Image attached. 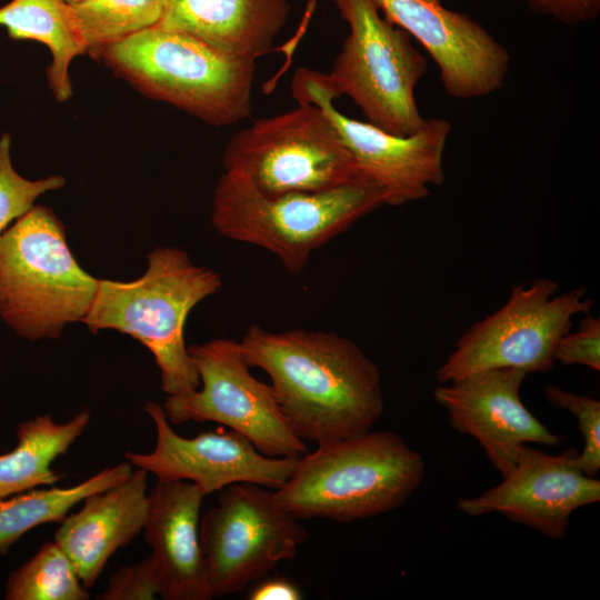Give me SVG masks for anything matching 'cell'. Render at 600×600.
Returning <instances> with one entry per match:
<instances>
[{"label": "cell", "mask_w": 600, "mask_h": 600, "mask_svg": "<svg viewBox=\"0 0 600 600\" xmlns=\"http://www.w3.org/2000/svg\"><path fill=\"white\" fill-rule=\"evenodd\" d=\"M239 346L247 364L269 376L286 420L303 441L358 437L383 414L380 370L347 337L252 324Z\"/></svg>", "instance_id": "6da1fadb"}, {"label": "cell", "mask_w": 600, "mask_h": 600, "mask_svg": "<svg viewBox=\"0 0 600 600\" xmlns=\"http://www.w3.org/2000/svg\"><path fill=\"white\" fill-rule=\"evenodd\" d=\"M147 261L136 280L99 279L82 323L91 333L112 329L138 340L152 353L168 396L197 390L200 378L186 344V321L220 289L221 276L193 263L178 247H157Z\"/></svg>", "instance_id": "7a4b0ae2"}, {"label": "cell", "mask_w": 600, "mask_h": 600, "mask_svg": "<svg viewBox=\"0 0 600 600\" xmlns=\"http://www.w3.org/2000/svg\"><path fill=\"white\" fill-rule=\"evenodd\" d=\"M424 473L422 456L401 436L368 431L307 451L274 496L300 520L349 523L401 507L420 487Z\"/></svg>", "instance_id": "3957f363"}, {"label": "cell", "mask_w": 600, "mask_h": 600, "mask_svg": "<svg viewBox=\"0 0 600 600\" xmlns=\"http://www.w3.org/2000/svg\"><path fill=\"white\" fill-rule=\"evenodd\" d=\"M98 58L144 96L208 124H234L251 113L256 61L189 34L153 27L107 46Z\"/></svg>", "instance_id": "277c9868"}, {"label": "cell", "mask_w": 600, "mask_h": 600, "mask_svg": "<svg viewBox=\"0 0 600 600\" xmlns=\"http://www.w3.org/2000/svg\"><path fill=\"white\" fill-rule=\"evenodd\" d=\"M382 204V191L369 182L270 196L224 171L213 191L211 223L228 239L273 253L298 276L317 249Z\"/></svg>", "instance_id": "5b68a950"}, {"label": "cell", "mask_w": 600, "mask_h": 600, "mask_svg": "<svg viewBox=\"0 0 600 600\" xmlns=\"http://www.w3.org/2000/svg\"><path fill=\"white\" fill-rule=\"evenodd\" d=\"M98 281L73 257L49 207L33 206L0 236V318L21 338L56 339L82 322Z\"/></svg>", "instance_id": "8992f818"}, {"label": "cell", "mask_w": 600, "mask_h": 600, "mask_svg": "<svg viewBox=\"0 0 600 600\" xmlns=\"http://www.w3.org/2000/svg\"><path fill=\"white\" fill-rule=\"evenodd\" d=\"M349 26L327 79L349 97L367 122L396 136H409L424 121L416 87L428 69L403 29L388 21L373 0H332Z\"/></svg>", "instance_id": "52a82bcc"}, {"label": "cell", "mask_w": 600, "mask_h": 600, "mask_svg": "<svg viewBox=\"0 0 600 600\" xmlns=\"http://www.w3.org/2000/svg\"><path fill=\"white\" fill-rule=\"evenodd\" d=\"M223 166L270 196L368 182L332 122L312 103L238 131L224 148Z\"/></svg>", "instance_id": "ba28073f"}, {"label": "cell", "mask_w": 600, "mask_h": 600, "mask_svg": "<svg viewBox=\"0 0 600 600\" xmlns=\"http://www.w3.org/2000/svg\"><path fill=\"white\" fill-rule=\"evenodd\" d=\"M558 288L548 278L512 287L500 309L474 322L459 338L437 370L438 382L502 368L528 374L549 372L556 363L557 343L571 331L573 318L589 313L593 306L584 288L556 294Z\"/></svg>", "instance_id": "9c48e42d"}, {"label": "cell", "mask_w": 600, "mask_h": 600, "mask_svg": "<svg viewBox=\"0 0 600 600\" xmlns=\"http://www.w3.org/2000/svg\"><path fill=\"white\" fill-rule=\"evenodd\" d=\"M212 598L237 593L296 558L308 531L283 509L274 490L238 482L219 491L217 504L199 522Z\"/></svg>", "instance_id": "30bf717a"}, {"label": "cell", "mask_w": 600, "mask_h": 600, "mask_svg": "<svg viewBox=\"0 0 600 600\" xmlns=\"http://www.w3.org/2000/svg\"><path fill=\"white\" fill-rule=\"evenodd\" d=\"M198 370L197 390L168 396L163 410L170 423L213 421L247 437L261 453L299 458L307 446L286 420L272 387L249 371L239 341L218 338L191 344Z\"/></svg>", "instance_id": "8fae6325"}, {"label": "cell", "mask_w": 600, "mask_h": 600, "mask_svg": "<svg viewBox=\"0 0 600 600\" xmlns=\"http://www.w3.org/2000/svg\"><path fill=\"white\" fill-rule=\"evenodd\" d=\"M291 94L298 103L322 109L353 157L364 179L383 193L384 204L399 207L430 194L431 187L446 179L443 152L451 132L446 119H426L409 136L391 134L367 121L341 113L327 73L299 68L291 80Z\"/></svg>", "instance_id": "7c38bea8"}, {"label": "cell", "mask_w": 600, "mask_h": 600, "mask_svg": "<svg viewBox=\"0 0 600 600\" xmlns=\"http://www.w3.org/2000/svg\"><path fill=\"white\" fill-rule=\"evenodd\" d=\"M382 16L416 39L437 63L446 92L476 99L499 91L511 56L481 23L440 0H373Z\"/></svg>", "instance_id": "4fadbf2b"}, {"label": "cell", "mask_w": 600, "mask_h": 600, "mask_svg": "<svg viewBox=\"0 0 600 600\" xmlns=\"http://www.w3.org/2000/svg\"><path fill=\"white\" fill-rule=\"evenodd\" d=\"M144 410L154 423L156 447L148 453L127 451L124 458L158 480L189 481L206 496L238 482L277 490L296 466L298 458L266 456L236 430L217 429L184 438L171 428L162 406L148 401Z\"/></svg>", "instance_id": "5bb4252c"}, {"label": "cell", "mask_w": 600, "mask_h": 600, "mask_svg": "<svg viewBox=\"0 0 600 600\" xmlns=\"http://www.w3.org/2000/svg\"><path fill=\"white\" fill-rule=\"evenodd\" d=\"M578 451L549 454L524 444L503 480L473 498H460L457 509L479 517L498 512L546 537L562 539L571 514L600 500V481L584 474Z\"/></svg>", "instance_id": "9a60e30c"}, {"label": "cell", "mask_w": 600, "mask_h": 600, "mask_svg": "<svg viewBox=\"0 0 600 600\" xmlns=\"http://www.w3.org/2000/svg\"><path fill=\"white\" fill-rule=\"evenodd\" d=\"M527 372L502 368L439 383L434 400L446 409L451 427L473 437L503 477L524 444L558 447L566 437L550 431L522 403L520 388Z\"/></svg>", "instance_id": "2e32d148"}, {"label": "cell", "mask_w": 600, "mask_h": 600, "mask_svg": "<svg viewBox=\"0 0 600 600\" xmlns=\"http://www.w3.org/2000/svg\"><path fill=\"white\" fill-rule=\"evenodd\" d=\"M204 492L189 481L158 480L149 492L144 537L157 563L161 598L210 600L199 537Z\"/></svg>", "instance_id": "e0dca14e"}, {"label": "cell", "mask_w": 600, "mask_h": 600, "mask_svg": "<svg viewBox=\"0 0 600 600\" xmlns=\"http://www.w3.org/2000/svg\"><path fill=\"white\" fill-rule=\"evenodd\" d=\"M147 474L141 468L132 470L123 481L88 496L77 512L60 522L54 542L86 588L93 587L111 556L143 530L149 508Z\"/></svg>", "instance_id": "ac0fdd59"}, {"label": "cell", "mask_w": 600, "mask_h": 600, "mask_svg": "<svg viewBox=\"0 0 600 600\" xmlns=\"http://www.w3.org/2000/svg\"><path fill=\"white\" fill-rule=\"evenodd\" d=\"M288 0H167L157 27L189 34L229 57L256 61L284 27Z\"/></svg>", "instance_id": "d6986e66"}, {"label": "cell", "mask_w": 600, "mask_h": 600, "mask_svg": "<svg viewBox=\"0 0 600 600\" xmlns=\"http://www.w3.org/2000/svg\"><path fill=\"white\" fill-rule=\"evenodd\" d=\"M89 422L88 410L63 423L56 422L48 413L21 422L17 429V447L0 454V498L60 481L62 474L51 464L68 453Z\"/></svg>", "instance_id": "ffe728a7"}, {"label": "cell", "mask_w": 600, "mask_h": 600, "mask_svg": "<svg viewBox=\"0 0 600 600\" xmlns=\"http://www.w3.org/2000/svg\"><path fill=\"white\" fill-rule=\"evenodd\" d=\"M0 26L12 40H32L48 48V86L58 102L72 96L70 67L87 53L70 7L63 0H11L0 7Z\"/></svg>", "instance_id": "44dd1931"}, {"label": "cell", "mask_w": 600, "mask_h": 600, "mask_svg": "<svg viewBox=\"0 0 600 600\" xmlns=\"http://www.w3.org/2000/svg\"><path fill=\"white\" fill-rule=\"evenodd\" d=\"M132 467L126 460L71 487L34 488L0 498V553H6L33 528L49 522L60 523L88 496L127 479Z\"/></svg>", "instance_id": "7402d4cb"}, {"label": "cell", "mask_w": 600, "mask_h": 600, "mask_svg": "<svg viewBox=\"0 0 600 600\" xmlns=\"http://www.w3.org/2000/svg\"><path fill=\"white\" fill-rule=\"evenodd\" d=\"M167 0H87L70 7L87 53L100 51L117 41L157 27Z\"/></svg>", "instance_id": "603a6c76"}, {"label": "cell", "mask_w": 600, "mask_h": 600, "mask_svg": "<svg viewBox=\"0 0 600 600\" xmlns=\"http://www.w3.org/2000/svg\"><path fill=\"white\" fill-rule=\"evenodd\" d=\"M78 571L54 542H44L39 550L9 576L6 600H88Z\"/></svg>", "instance_id": "cb8c5ba5"}, {"label": "cell", "mask_w": 600, "mask_h": 600, "mask_svg": "<svg viewBox=\"0 0 600 600\" xmlns=\"http://www.w3.org/2000/svg\"><path fill=\"white\" fill-rule=\"evenodd\" d=\"M11 144V136L2 133L0 136V236L12 221L28 212L39 197L59 190L66 184V179L59 174L38 180L22 177L13 167Z\"/></svg>", "instance_id": "d4e9b609"}, {"label": "cell", "mask_w": 600, "mask_h": 600, "mask_svg": "<svg viewBox=\"0 0 600 600\" xmlns=\"http://www.w3.org/2000/svg\"><path fill=\"white\" fill-rule=\"evenodd\" d=\"M544 394L553 407L574 416L583 438V448L577 456V463L584 474L594 477L600 470V401L553 384L546 387Z\"/></svg>", "instance_id": "484cf974"}, {"label": "cell", "mask_w": 600, "mask_h": 600, "mask_svg": "<svg viewBox=\"0 0 600 600\" xmlns=\"http://www.w3.org/2000/svg\"><path fill=\"white\" fill-rule=\"evenodd\" d=\"M161 582L157 563L150 553L141 561L112 573L98 600H152L160 596Z\"/></svg>", "instance_id": "4316f807"}, {"label": "cell", "mask_w": 600, "mask_h": 600, "mask_svg": "<svg viewBox=\"0 0 600 600\" xmlns=\"http://www.w3.org/2000/svg\"><path fill=\"white\" fill-rule=\"evenodd\" d=\"M554 361L563 366L581 364L600 371V319L583 314L577 331H569L557 343Z\"/></svg>", "instance_id": "83f0119b"}, {"label": "cell", "mask_w": 600, "mask_h": 600, "mask_svg": "<svg viewBox=\"0 0 600 600\" xmlns=\"http://www.w3.org/2000/svg\"><path fill=\"white\" fill-rule=\"evenodd\" d=\"M531 12L566 26L592 21L600 14V0H527Z\"/></svg>", "instance_id": "f1b7e54d"}, {"label": "cell", "mask_w": 600, "mask_h": 600, "mask_svg": "<svg viewBox=\"0 0 600 600\" xmlns=\"http://www.w3.org/2000/svg\"><path fill=\"white\" fill-rule=\"evenodd\" d=\"M249 600H300L302 592L292 581L276 577L263 580L249 593Z\"/></svg>", "instance_id": "f546056e"}, {"label": "cell", "mask_w": 600, "mask_h": 600, "mask_svg": "<svg viewBox=\"0 0 600 600\" xmlns=\"http://www.w3.org/2000/svg\"><path fill=\"white\" fill-rule=\"evenodd\" d=\"M68 6H73V4H77V3H80V2H83V1H87V0H63Z\"/></svg>", "instance_id": "4dcf8cb0"}]
</instances>
